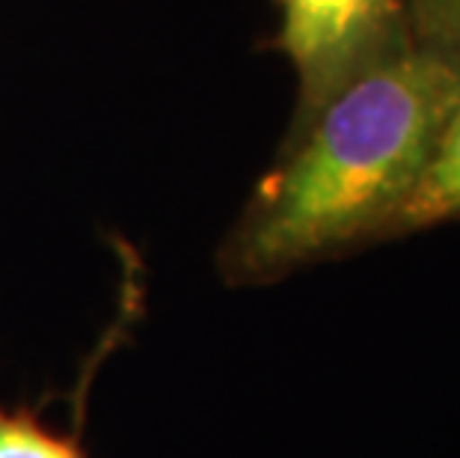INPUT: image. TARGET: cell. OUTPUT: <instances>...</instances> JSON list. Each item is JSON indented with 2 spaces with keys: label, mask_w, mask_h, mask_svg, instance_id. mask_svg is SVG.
<instances>
[{
  "label": "cell",
  "mask_w": 460,
  "mask_h": 458,
  "mask_svg": "<svg viewBox=\"0 0 460 458\" xmlns=\"http://www.w3.org/2000/svg\"><path fill=\"white\" fill-rule=\"evenodd\" d=\"M460 102V51L407 39L295 125L220 250L234 286L270 283L389 227Z\"/></svg>",
  "instance_id": "6da1fadb"
},
{
  "label": "cell",
  "mask_w": 460,
  "mask_h": 458,
  "mask_svg": "<svg viewBox=\"0 0 460 458\" xmlns=\"http://www.w3.org/2000/svg\"><path fill=\"white\" fill-rule=\"evenodd\" d=\"M279 48L300 81L297 125L410 36L404 0H277Z\"/></svg>",
  "instance_id": "7a4b0ae2"
},
{
  "label": "cell",
  "mask_w": 460,
  "mask_h": 458,
  "mask_svg": "<svg viewBox=\"0 0 460 458\" xmlns=\"http://www.w3.org/2000/svg\"><path fill=\"white\" fill-rule=\"evenodd\" d=\"M460 220V102L448 116L443 134L430 152V161L410 193L404 209L389 227V238Z\"/></svg>",
  "instance_id": "3957f363"
},
{
  "label": "cell",
  "mask_w": 460,
  "mask_h": 458,
  "mask_svg": "<svg viewBox=\"0 0 460 458\" xmlns=\"http://www.w3.org/2000/svg\"><path fill=\"white\" fill-rule=\"evenodd\" d=\"M0 458H86L75 435L48 428L27 408L0 405Z\"/></svg>",
  "instance_id": "277c9868"
},
{
  "label": "cell",
  "mask_w": 460,
  "mask_h": 458,
  "mask_svg": "<svg viewBox=\"0 0 460 458\" xmlns=\"http://www.w3.org/2000/svg\"><path fill=\"white\" fill-rule=\"evenodd\" d=\"M404 15L416 42L460 51V0H404Z\"/></svg>",
  "instance_id": "5b68a950"
}]
</instances>
